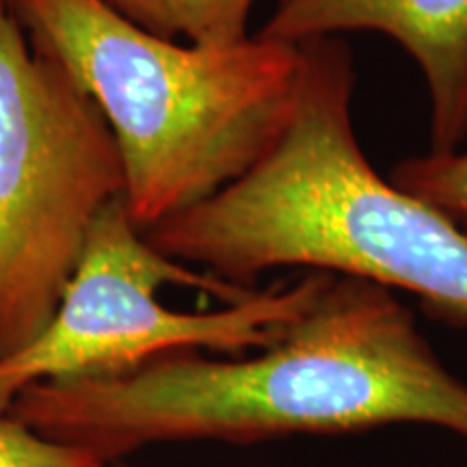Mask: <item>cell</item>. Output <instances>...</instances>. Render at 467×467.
<instances>
[{
    "label": "cell",
    "instance_id": "30bf717a",
    "mask_svg": "<svg viewBox=\"0 0 467 467\" xmlns=\"http://www.w3.org/2000/svg\"><path fill=\"white\" fill-rule=\"evenodd\" d=\"M0 7L7 9V7H9V0H0Z\"/></svg>",
    "mask_w": 467,
    "mask_h": 467
},
{
    "label": "cell",
    "instance_id": "8992f818",
    "mask_svg": "<svg viewBox=\"0 0 467 467\" xmlns=\"http://www.w3.org/2000/svg\"><path fill=\"white\" fill-rule=\"evenodd\" d=\"M372 31L392 37L422 69L431 150L467 139V0H277L260 37L285 44Z\"/></svg>",
    "mask_w": 467,
    "mask_h": 467
},
{
    "label": "cell",
    "instance_id": "5b68a950",
    "mask_svg": "<svg viewBox=\"0 0 467 467\" xmlns=\"http://www.w3.org/2000/svg\"><path fill=\"white\" fill-rule=\"evenodd\" d=\"M119 197L100 109L0 7V358L50 323L91 225Z\"/></svg>",
    "mask_w": 467,
    "mask_h": 467
},
{
    "label": "cell",
    "instance_id": "ba28073f",
    "mask_svg": "<svg viewBox=\"0 0 467 467\" xmlns=\"http://www.w3.org/2000/svg\"><path fill=\"white\" fill-rule=\"evenodd\" d=\"M389 182L437 208L467 234V150L426 151L402 161Z\"/></svg>",
    "mask_w": 467,
    "mask_h": 467
},
{
    "label": "cell",
    "instance_id": "6da1fadb",
    "mask_svg": "<svg viewBox=\"0 0 467 467\" xmlns=\"http://www.w3.org/2000/svg\"><path fill=\"white\" fill-rule=\"evenodd\" d=\"M11 416L119 463L150 443H251L433 424L467 440V385L394 290L329 273L314 301L255 355L180 350L128 372L26 388Z\"/></svg>",
    "mask_w": 467,
    "mask_h": 467
},
{
    "label": "cell",
    "instance_id": "7a4b0ae2",
    "mask_svg": "<svg viewBox=\"0 0 467 467\" xmlns=\"http://www.w3.org/2000/svg\"><path fill=\"white\" fill-rule=\"evenodd\" d=\"M299 46L296 104L273 148L217 195L145 232L151 247L244 288L288 266L370 279L467 325V234L370 165L353 126L347 46Z\"/></svg>",
    "mask_w": 467,
    "mask_h": 467
},
{
    "label": "cell",
    "instance_id": "52a82bcc",
    "mask_svg": "<svg viewBox=\"0 0 467 467\" xmlns=\"http://www.w3.org/2000/svg\"><path fill=\"white\" fill-rule=\"evenodd\" d=\"M121 20L165 39L202 46L236 44L258 0H93Z\"/></svg>",
    "mask_w": 467,
    "mask_h": 467
},
{
    "label": "cell",
    "instance_id": "9c48e42d",
    "mask_svg": "<svg viewBox=\"0 0 467 467\" xmlns=\"http://www.w3.org/2000/svg\"><path fill=\"white\" fill-rule=\"evenodd\" d=\"M0 467H109L91 452L50 440L11 413H0Z\"/></svg>",
    "mask_w": 467,
    "mask_h": 467
},
{
    "label": "cell",
    "instance_id": "8fae6325",
    "mask_svg": "<svg viewBox=\"0 0 467 467\" xmlns=\"http://www.w3.org/2000/svg\"><path fill=\"white\" fill-rule=\"evenodd\" d=\"M109 467H126V465H124V461H119V463H110Z\"/></svg>",
    "mask_w": 467,
    "mask_h": 467
},
{
    "label": "cell",
    "instance_id": "277c9868",
    "mask_svg": "<svg viewBox=\"0 0 467 467\" xmlns=\"http://www.w3.org/2000/svg\"><path fill=\"white\" fill-rule=\"evenodd\" d=\"M327 275L309 271L266 290L230 284L151 247L119 197L91 225L50 323L0 358V413L37 383L117 375L180 350L266 348Z\"/></svg>",
    "mask_w": 467,
    "mask_h": 467
},
{
    "label": "cell",
    "instance_id": "3957f363",
    "mask_svg": "<svg viewBox=\"0 0 467 467\" xmlns=\"http://www.w3.org/2000/svg\"><path fill=\"white\" fill-rule=\"evenodd\" d=\"M7 9L33 48L100 109L141 232L236 182L295 110L299 44L260 35L225 46L175 42L93 0H9Z\"/></svg>",
    "mask_w": 467,
    "mask_h": 467
}]
</instances>
